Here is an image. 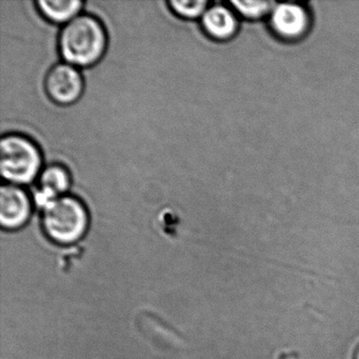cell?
<instances>
[{"label":"cell","mask_w":359,"mask_h":359,"mask_svg":"<svg viewBox=\"0 0 359 359\" xmlns=\"http://www.w3.org/2000/svg\"><path fill=\"white\" fill-rule=\"evenodd\" d=\"M230 4L241 15L248 18H262L270 11L272 6V4L269 1H247V0L245 1L233 0Z\"/></svg>","instance_id":"cell-11"},{"label":"cell","mask_w":359,"mask_h":359,"mask_svg":"<svg viewBox=\"0 0 359 359\" xmlns=\"http://www.w3.org/2000/svg\"><path fill=\"white\" fill-rule=\"evenodd\" d=\"M72 187V175L68 168L60 163H52L41 170L37 188L60 197L68 194Z\"/></svg>","instance_id":"cell-9"},{"label":"cell","mask_w":359,"mask_h":359,"mask_svg":"<svg viewBox=\"0 0 359 359\" xmlns=\"http://www.w3.org/2000/svg\"><path fill=\"white\" fill-rule=\"evenodd\" d=\"M201 26L205 34L214 41H228L237 31V20L232 10L222 4H210L201 16Z\"/></svg>","instance_id":"cell-7"},{"label":"cell","mask_w":359,"mask_h":359,"mask_svg":"<svg viewBox=\"0 0 359 359\" xmlns=\"http://www.w3.org/2000/svg\"><path fill=\"white\" fill-rule=\"evenodd\" d=\"M354 359H359V344L357 346L356 350H355Z\"/></svg>","instance_id":"cell-12"},{"label":"cell","mask_w":359,"mask_h":359,"mask_svg":"<svg viewBox=\"0 0 359 359\" xmlns=\"http://www.w3.org/2000/svg\"><path fill=\"white\" fill-rule=\"evenodd\" d=\"M41 212L43 233L56 245L79 243L89 228V212L75 195H62Z\"/></svg>","instance_id":"cell-2"},{"label":"cell","mask_w":359,"mask_h":359,"mask_svg":"<svg viewBox=\"0 0 359 359\" xmlns=\"http://www.w3.org/2000/svg\"><path fill=\"white\" fill-rule=\"evenodd\" d=\"M43 158L37 144L20 133H4L0 140V171L8 184L26 186L41 174Z\"/></svg>","instance_id":"cell-3"},{"label":"cell","mask_w":359,"mask_h":359,"mask_svg":"<svg viewBox=\"0 0 359 359\" xmlns=\"http://www.w3.org/2000/svg\"><path fill=\"white\" fill-rule=\"evenodd\" d=\"M35 5L43 18L56 25H66L85 7L81 0H39Z\"/></svg>","instance_id":"cell-8"},{"label":"cell","mask_w":359,"mask_h":359,"mask_svg":"<svg viewBox=\"0 0 359 359\" xmlns=\"http://www.w3.org/2000/svg\"><path fill=\"white\" fill-rule=\"evenodd\" d=\"M170 11L184 20H196L203 15L210 3L208 0H170L167 3Z\"/></svg>","instance_id":"cell-10"},{"label":"cell","mask_w":359,"mask_h":359,"mask_svg":"<svg viewBox=\"0 0 359 359\" xmlns=\"http://www.w3.org/2000/svg\"><path fill=\"white\" fill-rule=\"evenodd\" d=\"M43 88L53 104L70 107L83 97L85 79L76 67L65 62H57L48 70Z\"/></svg>","instance_id":"cell-4"},{"label":"cell","mask_w":359,"mask_h":359,"mask_svg":"<svg viewBox=\"0 0 359 359\" xmlns=\"http://www.w3.org/2000/svg\"><path fill=\"white\" fill-rule=\"evenodd\" d=\"M57 43L65 62L76 68H91L106 54L108 35L96 16L81 13L62 26Z\"/></svg>","instance_id":"cell-1"},{"label":"cell","mask_w":359,"mask_h":359,"mask_svg":"<svg viewBox=\"0 0 359 359\" xmlns=\"http://www.w3.org/2000/svg\"><path fill=\"white\" fill-rule=\"evenodd\" d=\"M271 25L279 36L296 39L308 29V14L304 8L296 4H279L273 9Z\"/></svg>","instance_id":"cell-6"},{"label":"cell","mask_w":359,"mask_h":359,"mask_svg":"<svg viewBox=\"0 0 359 359\" xmlns=\"http://www.w3.org/2000/svg\"><path fill=\"white\" fill-rule=\"evenodd\" d=\"M33 201L22 186L3 184L0 189V224L15 231L26 226L32 214Z\"/></svg>","instance_id":"cell-5"}]
</instances>
